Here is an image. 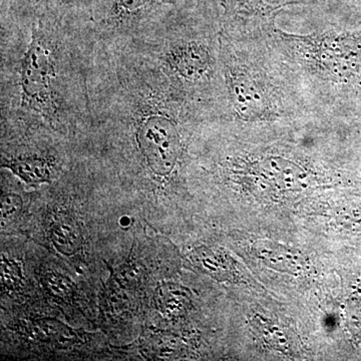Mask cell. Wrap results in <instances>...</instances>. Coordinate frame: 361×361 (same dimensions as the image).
I'll return each instance as SVG.
<instances>
[{
	"instance_id": "1",
	"label": "cell",
	"mask_w": 361,
	"mask_h": 361,
	"mask_svg": "<svg viewBox=\"0 0 361 361\" xmlns=\"http://www.w3.org/2000/svg\"><path fill=\"white\" fill-rule=\"evenodd\" d=\"M219 54L230 111L239 122L265 125L318 114L265 35H223Z\"/></svg>"
},
{
	"instance_id": "2",
	"label": "cell",
	"mask_w": 361,
	"mask_h": 361,
	"mask_svg": "<svg viewBox=\"0 0 361 361\" xmlns=\"http://www.w3.org/2000/svg\"><path fill=\"white\" fill-rule=\"evenodd\" d=\"M265 37L298 78L306 94L330 106L361 115V26L329 28L311 35H293L266 28Z\"/></svg>"
},
{
	"instance_id": "3",
	"label": "cell",
	"mask_w": 361,
	"mask_h": 361,
	"mask_svg": "<svg viewBox=\"0 0 361 361\" xmlns=\"http://www.w3.org/2000/svg\"><path fill=\"white\" fill-rule=\"evenodd\" d=\"M215 7L223 23V32L231 35H259L276 23L285 9L303 6L323 9L339 18H348L353 9L336 0H207Z\"/></svg>"
},
{
	"instance_id": "4",
	"label": "cell",
	"mask_w": 361,
	"mask_h": 361,
	"mask_svg": "<svg viewBox=\"0 0 361 361\" xmlns=\"http://www.w3.org/2000/svg\"><path fill=\"white\" fill-rule=\"evenodd\" d=\"M54 66L51 51L45 44L39 28L33 25L32 42L28 45L20 68L23 103L33 110L51 115L54 113Z\"/></svg>"
},
{
	"instance_id": "5",
	"label": "cell",
	"mask_w": 361,
	"mask_h": 361,
	"mask_svg": "<svg viewBox=\"0 0 361 361\" xmlns=\"http://www.w3.org/2000/svg\"><path fill=\"white\" fill-rule=\"evenodd\" d=\"M141 146L149 165L160 175L172 172L180 154L177 128L165 118H152L141 130Z\"/></svg>"
},
{
	"instance_id": "6",
	"label": "cell",
	"mask_w": 361,
	"mask_h": 361,
	"mask_svg": "<svg viewBox=\"0 0 361 361\" xmlns=\"http://www.w3.org/2000/svg\"><path fill=\"white\" fill-rule=\"evenodd\" d=\"M165 63L180 82L197 84L210 80L216 61L205 40L191 39L171 47L166 54Z\"/></svg>"
},
{
	"instance_id": "7",
	"label": "cell",
	"mask_w": 361,
	"mask_h": 361,
	"mask_svg": "<svg viewBox=\"0 0 361 361\" xmlns=\"http://www.w3.org/2000/svg\"><path fill=\"white\" fill-rule=\"evenodd\" d=\"M247 176L257 186L278 193L300 189L310 177L305 169L280 156H267L252 161L247 169Z\"/></svg>"
},
{
	"instance_id": "8",
	"label": "cell",
	"mask_w": 361,
	"mask_h": 361,
	"mask_svg": "<svg viewBox=\"0 0 361 361\" xmlns=\"http://www.w3.org/2000/svg\"><path fill=\"white\" fill-rule=\"evenodd\" d=\"M52 241L59 250L65 254H73L78 250L80 237L78 228L70 218H61L51 228Z\"/></svg>"
},
{
	"instance_id": "9",
	"label": "cell",
	"mask_w": 361,
	"mask_h": 361,
	"mask_svg": "<svg viewBox=\"0 0 361 361\" xmlns=\"http://www.w3.org/2000/svg\"><path fill=\"white\" fill-rule=\"evenodd\" d=\"M9 167L27 183L45 182L49 179V167L47 163L40 159H20L11 161Z\"/></svg>"
},
{
	"instance_id": "10",
	"label": "cell",
	"mask_w": 361,
	"mask_h": 361,
	"mask_svg": "<svg viewBox=\"0 0 361 361\" xmlns=\"http://www.w3.org/2000/svg\"><path fill=\"white\" fill-rule=\"evenodd\" d=\"M14 6L33 14H54L90 0H13Z\"/></svg>"
},
{
	"instance_id": "11",
	"label": "cell",
	"mask_w": 361,
	"mask_h": 361,
	"mask_svg": "<svg viewBox=\"0 0 361 361\" xmlns=\"http://www.w3.org/2000/svg\"><path fill=\"white\" fill-rule=\"evenodd\" d=\"M21 201L16 196H6L4 198V206H2V212L4 217H7L9 214L16 212V209L20 208Z\"/></svg>"
},
{
	"instance_id": "12",
	"label": "cell",
	"mask_w": 361,
	"mask_h": 361,
	"mask_svg": "<svg viewBox=\"0 0 361 361\" xmlns=\"http://www.w3.org/2000/svg\"><path fill=\"white\" fill-rule=\"evenodd\" d=\"M339 4H343V6L349 7V8L353 9L355 11H360L361 6L358 4L357 0H336Z\"/></svg>"
},
{
	"instance_id": "13",
	"label": "cell",
	"mask_w": 361,
	"mask_h": 361,
	"mask_svg": "<svg viewBox=\"0 0 361 361\" xmlns=\"http://www.w3.org/2000/svg\"><path fill=\"white\" fill-rule=\"evenodd\" d=\"M357 1H358V4H360L361 6V0H357Z\"/></svg>"
}]
</instances>
